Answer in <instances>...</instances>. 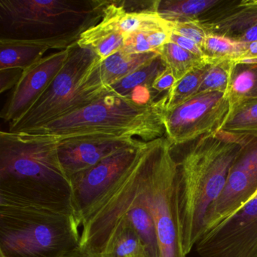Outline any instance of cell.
<instances>
[{
	"label": "cell",
	"mask_w": 257,
	"mask_h": 257,
	"mask_svg": "<svg viewBox=\"0 0 257 257\" xmlns=\"http://www.w3.org/2000/svg\"><path fill=\"white\" fill-rule=\"evenodd\" d=\"M135 138L88 136L60 141L58 153L61 167L70 177L92 168L121 149L138 142Z\"/></svg>",
	"instance_id": "4fadbf2b"
},
{
	"label": "cell",
	"mask_w": 257,
	"mask_h": 257,
	"mask_svg": "<svg viewBox=\"0 0 257 257\" xmlns=\"http://www.w3.org/2000/svg\"><path fill=\"white\" fill-rule=\"evenodd\" d=\"M73 214L0 204V257H64L80 242Z\"/></svg>",
	"instance_id": "5b68a950"
},
{
	"label": "cell",
	"mask_w": 257,
	"mask_h": 257,
	"mask_svg": "<svg viewBox=\"0 0 257 257\" xmlns=\"http://www.w3.org/2000/svg\"><path fill=\"white\" fill-rule=\"evenodd\" d=\"M231 106L257 99V63H235L226 93Z\"/></svg>",
	"instance_id": "7402d4cb"
},
{
	"label": "cell",
	"mask_w": 257,
	"mask_h": 257,
	"mask_svg": "<svg viewBox=\"0 0 257 257\" xmlns=\"http://www.w3.org/2000/svg\"><path fill=\"white\" fill-rule=\"evenodd\" d=\"M168 25L171 33L192 40L202 49L209 34L198 19L183 22H168Z\"/></svg>",
	"instance_id": "83f0119b"
},
{
	"label": "cell",
	"mask_w": 257,
	"mask_h": 257,
	"mask_svg": "<svg viewBox=\"0 0 257 257\" xmlns=\"http://www.w3.org/2000/svg\"><path fill=\"white\" fill-rule=\"evenodd\" d=\"M221 2L222 0H156L154 10L166 22H187L200 19Z\"/></svg>",
	"instance_id": "d6986e66"
},
{
	"label": "cell",
	"mask_w": 257,
	"mask_h": 257,
	"mask_svg": "<svg viewBox=\"0 0 257 257\" xmlns=\"http://www.w3.org/2000/svg\"><path fill=\"white\" fill-rule=\"evenodd\" d=\"M124 37L105 19L81 36L77 44L92 49L101 61L122 49Z\"/></svg>",
	"instance_id": "ffe728a7"
},
{
	"label": "cell",
	"mask_w": 257,
	"mask_h": 257,
	"mask_svg": "<svg viewBox=\"0 0 257 257\" xmlns=\"http://www.w3.org/2000/svg\"><path fill=\"white\" fill-rule=\"evenodd\" d=\"M243 144L218 132L200 138L179 160L174 158L182 243L186 255L204 234L207 211L223 191Z\"/></svg>",
	"instance_id": "7a4b0ae2"
},
{
	"label": "cell",
	"mask_w": 257,
	"mask_h": 257,
	"mask_svg": "<svg viewBox=\"0 0 257 257\" xmlns=\"http://www.w3.org/2000/svg\"><path fill=\"white\" fill-rule=\"evenodd\" d=\"M49 49L35 43L0 40V70L24 71L43 59Z\"/></svg>",
	"instance_id": "ac0fdd59"
},
{
	"label": "cell",
	"mask_w": 257,
	"mask_h": 257,
	"mask_svg": "<svg viewBox=\"0 0 257 257\" xmlns=\"http://www.w3.org/2000/svg\"><path fill=\"white\" fill-rule=\"evenodd\" d=\"M171 35L169 25L164 28L135 33L124 38V46L121 50L127 54L158 52L164 45L169 43Z\"/></svg>",
	"instance_id": "cb8c5ba5"
},
{
	"label": "cell",
	"mask_w": 257,
	"mask_h": 257,
	"mask_svg": "<svg viewBox=\"0 0 257 257\" xmlns=\"http://www.w3.org/2000/svg\"><path fill=\"white\" fill-rule=\"evenodd\" d=\"M256 192L257 139H255L243 144L230 169L223 191L207 211L204 233L241 208Z\"/></svg>",
	"instance_id": "8fae6325"
},
{
	"label": "cell",
	"mask_w": 257,
	"mask_h": 257,
	"mask_svg": "<svg viewBox=\"0 0 257 257\" xmlns=\"http://www.w3.org/2000/svg\"><path fill=\"white\" fill-rule=\"evenodd\" d=\"M228 95L217 91L198 93L165 111V137L173 146L186 144L219 132L229 115Z\"/></svg>",
	"instance_id": "9c48e42d"
},
{
	"label": "cell",
	"mask_w": 257,
	"mask_h": 257,
	"mask_svg": "<svg viewBox=\"0 0 257 257\" xmlns=\"http://www.w3.org/2000/svg\"><path fill=\"white\" fill-rule=\"evenodd\" d=\"M219 132L231 135L243 144L257 139V99L231 106L228 118Z\"/></svg>",
	"instance_id": "44dd1931"
},
{
	"label": "cell",
	"mask_w": 257,
	"mask_h": 257,
	"mask_svg": "<svg viewBox=\"0 0 257 257\" xmlns=\"http://www.w3.org/2000/svg\"><path fill=\"white\" fill-rule=\"evenodd\" d=\"M175 83L176 79L174 75L171 73V70L166 67L165 70L162 71L155 79L153 85H152V89L155 92H157L158 94L164 92V91L168 92Z\"/></svg>",
	"instance_id": "f1b7e54d"
},
{
	"label": "cell",
	"mask_w": 257,
	"mask_h": 257,
	"mask_svg": "<svg viewBox=\"0 0 257 257\" xmlns=\"http://www.w3.org/2000/svg\"><path fill=\"white\" fill-rule=\"evenodd\" d=\"M166 137L144 142L141 155V189L154 219L160 257H186L177 204V164Z\"/></svg>",
	"instance_id": "8992f818"
},
{
	"label": "cell",
	"mask_w": 257,
	"mask_h": 257,
	"mask_svg": "<svg viewBox=\"0 0 257 257\" xmlns=\"http://www.w3.org/2000/svg\"><path fill=\"white\" fill-rule=\"evenodd\" d=\"M195 247L201 257H257V192L241 208L205 231Z\"/></svg>",
	"instance_id": "30bf717a"
},
{
	"label": "cell",
	"mask_w": 257,
	"mask_h": 257,
	"mask_svg": "<svg viewBox=\"0 0 257 257\" xmlns=\"http://www.w3.org/2000/svg\"><path fill=\"white\" fill-rule=\"evenodd\" d=\"M234 61L225 60L210 64L203 78L198 93L217 92L226 94L231 81Z\"/></svg>",
	"instance_id": "4316f807"
},
{
	"label": "cell",
	"mask_w": 257,
	"mask_h": 257,
	"mask_svg": "<svg viewBox=\"0 0 257 257\" xmlns=\"http://www.w3.org/2000/svg\"><path fill=\"white\" fill-rule=\"evenodd\" d=\"M69 53L70 47L47 55L24 70L1 112L3 119L11 123L25 113L63 68Z\"/></svg>",
	"instance_id": "7c38bea8"
},
{
	"label": "cell",
	"mask_w": 257,
	"mask_h": 257,
	"mask_svg": "<svg viewBox=\"0 0 257 257\" xmlns=\"http://www.w3.org/2000/svg\"><path fill=\"white\" fill-rule=\"evenodd\" d=\"M64 257H95L94 255H91V254L88 253L86 251L83 250V249H81L79 247V246H78L77 247L73 249V250L69 252L68 253L66 254Z\"/></svg>",
	"instance_id": "1f68e13d"
},
{
	"label": "cell",
	"mask_w": 257,
	"mask_h": 257,
	"mask_svg": "<svg viewBox=\"0 0 257 257\" xmlns=\"http://www.w3.org/2000/svg\"><path fill=\"white\" fill-rule=\"evenodd\" d=\"M210 65L205 64L195 69L174 84L172 88L166 93V110L179 106L198 94L203 78Z\"/></svg>",
	"instance_id": "484cf974"
},
{
	"label": "cell",
	"mask_w": 257,
	"mask_h": 257,
	"mask_svg": "<svg viewBox=\"0 0 257 257\" xmlns=\"http://www.w3.org/2000/svg\"><path fill=\"white\" fill-rule=\"evenodd\" d=\"M166 94L148 103L106 92L87 106L41 127L20 132L55 141L88 136L135 138L150 142L165 136Z\"/></svg>",
	"instance_id": "277c9868"
},
{
	"label": "cell",
	"mask_w": 257,
	"mask_h": 257,
	"mask_svg": "<svg viewBox=\"0 0 257 257\" xmlns=\"http://www.w3.org/2000/svg\"><path fill=\"white\" fill-rule=\"evenodd\" d=\"M166 66L164 64L160 55L132 72L125 77L108 87L105 93L108 92L121 97H130L135 100L136 94L139 95V90L144 94L150 97L152 93V85L156 78L165 70Z\"/></svg>",
	"instance_id": "2e32d148"
},
{
	"label": "cell",
	"mask_w": 257,
	"mask_h": 257,
	"mask_svg": "<svg viewBox=\"0 0 257 257\" xmlns=\"http://www.w3.org/2000/svg\"><path fill=\"white\" fill-rule=\"evenodd\" d=\"M170 42L175 43L176 45L180 46L182 49L187 51V52H191V53L194 54V55H197V56L206 58L201 48L197 43H195V42L186 38V37H182V36L177 35V34H174V33H171Z\"/></svg>",
	"instance_id": "f546056e"
},
{
	"label": "cell",
	"mask_w": 257,
	"mask_h": 257,
	"mask_svg": "<svg viewBox=\"0 0 257 257\" xmlns=\"http://www.w3.org/2000/svg\"><path fill=\"white\" fill-rule=\"evenodd\" d=\"M95 257H150L137 231L126 222L118 223L106 237Z\"/></svg>",
	"instance_id": "e0dca14e"
},
{
	"label": "cell",
	"mask_w": 257,
	"mask_h": 257,
	"mask_svg": "<svg viewBox=\"0 0 257 257\" xmlns=\"http://www.w3.org/2000/svg\"><path fill=\"white\" fill-rule=\"evenodd\" d=\"M21 70H0L1 73V93L9 89L12 86H16L18 81L20 79L22 74Z\"/></svg>",
	"instance_id": "4dcf8cb0"
},
{
	"label": "cell",
	"mask_w": 257,
	"mask_h": 257,
	"mask_svg": "<svg viewBox=\"0 0 257 257\" xmlns=\"http://www.w3.org/2000/svg\"><path fill=\"white\" fill-rule=\"evenodd\" d=\"M159 55L158 52L127 54L120 49L106 59L97 61L84 79L82 88L91 95L101 96L108 87Z\"/></svg>",
	"instance_id": "9a60e30c"
},
{
	"label": "cell",
	"mask_w": 257,
	"mask_h": 257,
	"mask_svg": "<svg viewBox=\"0 0 257 257\" xmlns=\"http://www.w3.org/2000/svg\"><path fill=\"white\" fill-rule=\"evenodd\" d=\"M208 34L239 41L252 28H257V0L222 1L198 19Z\"/></svg>",
	"instance_id": "5bb4252c"
},
{
	"label": "cell",
	"mask_w": 257,
	"mask_h": 257,
	"mask_svg": "<svg viewBox=\"0 0 257 257\" xmlns=\"http://www.w3.org/2000/svg\"><path fill=\"white\" fill-rule=\"evenodd\" d=\"M144 143L138 141L121 149L92 168L70 177L73 215L79 225H82L130 171Z\"/></svg>",
	"instance_id": "ba28073f"
},
{
	"label": "cell",
	"mask_w": 257,
	"mask_h": 257,
	"mask_svg": "<svg viewBox=\"0 0 257 257\" xmlns=\"http://www.w3.org/2000/svg\"><path fill=\"white\" fill-rule=\"evenodd\" d=\"M100 60L88 47L73 44L63 68L41 95L19 118L10 123L9 132L20 133L41 127L91 103L97 96L85 91L82 85L93 66Z\"/></svg>",
	"instance_id": "52a82bcc"
},
{
	"label": "cell",
	"mask_w": 257,
	"mask_h": 257,
	"mask_svg": "<svg viewBox=\"0 0 257 257\" xmlns=\"http://www.w3.org/2000/svg\"><path fill=\"white\" fill-rule=\"evenodd\" d=\"M158 53L167 68L174 75L176 82L201 66L213 64L207 58L197 56L171 42L164 45L158 50Z\"/></svg>",
	"instance_id": "603a6c76"
},
{
	"label": "cell",
	"mask_w": 257,
	"mask_h": 257,
	"mask_svg": "<svg viewBox=\"0 0 257 257\" xmlns=\"http://www.w3.org/2000/svg\"><path fill=\"white\" fill-rule=\"evenodd\" d=\"M49 137L0 132V204L73 214V189Z\"/></svg>",
	"instance_id": "6da1fadb"
},
{
	"label": "cell",
	"mask_w": 257,
	"mask_h": 257,
	"mask_svg": "<svg viewBox=\"0 0 257 257\" xmlns=\"http://www.w3.org/2000/svg\"><path fill=\"white\" fill-rule=\"evenodd\" d=\"M106 0H0V40L68 49L103 19Z\"/></svg>",
	"instance_id": "3957f363"
},
{
	"label": "cell",
	"mask_w": 257,
	"mask_h": 257,
	"mask_svg": "<svg viewBox=\"0 0 257 257\" xmlns=\"http://www.w3.org/2000/svg\"><path fill=\"white\" fill-rule=\"evenodd\" d=\"M247 44L224 36L210 34L204 41L202 51L206 58L213 64L225 60L236 61L243 56Z\"/></svg>",
	"instance_id": "d4e9b609"
}]
</instances>
